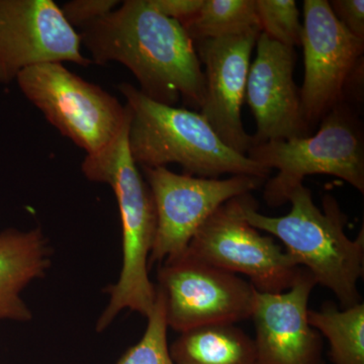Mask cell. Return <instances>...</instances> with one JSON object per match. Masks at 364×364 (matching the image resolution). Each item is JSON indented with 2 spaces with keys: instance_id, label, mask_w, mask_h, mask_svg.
Returning a JSON list of instances; mask_svg holds the SVG:
<instances>
[{
  "instance_id": "cell-1",
  "label": "cell",
  "mask_w": 364,
  "mask_h": 364,
  "mask_svg": "<svg viewBox=\"0 0 364 364\" xmlns=\"http://www.w3.org/2000/svg\"><path fill=\"white\" fill-rule=\"evenodd\" d=\"M91 62L127 67L141 92L159 104L181 98L200 109L205 74L193 41L181 23L158 13L149 0H127L79 33Z\"/></svg>"
},
{
  "instance_id": "cell-2",
  "label": "cell",
  "mask_w": 364,
  "mask_h": 364,
  "mask_svg": "<svg viewBox=\"0 0 364 364\" xmlns=\"http://www.w3.org/2000/svg\"><path fill=\"white\" fill-rule=\"evenodd\" d=\"M129 124L130 117L107 147L86 155L81 165L88 181L111 186L121 218L123 262L116 284L105 289L109 299L97 318L98 333L107 330L124 310L147 318L156 299V286L149 277V257L156 234V208L149 186L132 157Z\"/></svg>"
},
{
  "instance_id": "cell-3",
  "label": "cell",
  "mask_w": 364,
  "mask_h": 364,
  "mask_svg": "<svg viewBox=\"0 0 364 364\" xmlns=\"http://www.w3.org/2000/svg\"><path fill=\"white\" fill-rule=\"evenodd\" d=\"M239 202L246 222L282 241L316 284L336 296L342 309L360 303L358 282L364 272V230L355 239L347 236V218L334 196H324L321 210L311 189L301 184L289 196L291 210L282 217L260 214L251 193L239 196Z\"/></svg>"
},
{
  "instance_id": "cell-4",
  "label": "cell",
  "mask_w": 364,
  "mask_h": 364,
  "mask_svg": "<svg viewBox=\"0 0 364 364\" xmlns=\"http://www.w3.org/2000/svg\"><path fill=\"white\" fill-rule=\"evenodd\" d=\"M117 90L130 112L129 148L139 168L177 163L188 176L218 178L222 174L267 181L270 170L235 152L198 112L159 104L130 83Z\"/></svg>"
},
{
  "instance_id": "cell-5",
  "label": "cell",
  "mask_w": 364,
  "mask_h": 364,
  "mask_svg": "<svg viewBox=\"0 0 364 364\" xmlns=\"http://www.w3.org/2000/svg\"><path fill=\"white\" fill-rule=\"evenodd\" d=\"M361 104L344 100L320 122L312 136L253 145L247 156L277 174L268 179L263 198L270 208L289 203L311 176L338 177L364 193V132Z\"/></svg>"
},
{
  "instance_id": "cell-6",
  "label": "cell",
  "mask_w": 364,
  "mask_h": 364,
  "mask_svg": "<svg viewBox=\"0 0 364 364\" xmlns=\"http://www.w3.org/2000/svg\"><path fill=\"white\" fill-rule=\"evenodd\" d=\"M16 81L28 102L86 155L107 147L130 117L127 105L63 63L28 67Z\"/></svg>"
},
{
  "instance_id": "cell-7",
  "label": "cell",
  "mask_w": 364,
  "mask_h": 364,
  "mask_svg": "<svg viewBox=\"0 0 364 364\" xmlns=\"http://www.w3.org/2000/svg\"><path fill=\"white\" fill-rule=\"evenodd\" d=\"M301 114L310 131L344 100L363 102L364 41L333 14L327 0L304 1Z\"/></svg>"
},
{
  "instance_id": "cell-8",
  "label": "cell",
  "mask_w": 364,
  "mask_h": 364,
  "mask_svg": "<svg viewBox=\"0 0 364 364\" xmlns=\"http://www.w3.org/2000/svg\"><path fill=\"white\" fill-rule=\"evenodd\" d=\"M157 287L164 298L168 328L183 333L213 324H236L252 314L254 289L248 280L188 251L160 263Z\"/></svg>"
},
{
  "instance_id": "cell-9",
  "label": "cell",
  "mask_w": 364,
  "mask_h": 364,
  "mask_svg": "<svg viewBox=\"0 0 364 364\" xmlns=\"http://www.w3.org/2000/svg\"><path fill=\"white\" fill-rule=\"evenodd\" d=\"M239 196L203 223L186 251L208 264L245 275L256 291L284 293L294 286L303 267L272 237L263 236L246 222Z\"/></svg>"
},
{
  "instance_id": "cell-10",
  "label": "cell",
  "mask_w": 364,
  "mask_h": 364,
  "mask_svg": "<svg viewBox=\"0 0 364 364\" xmlns=\"http://www.w3.org/2000/svg\"><path fill=\"white\" fill-rule=\"evenodd\" d=\"M140 169L156 208V234L149 267L186 252L196 232L218 208L264 183L252 176L203 178L176 173L167 167Z\"/></svg>"
},
{
  "instance_id": "cell-11",
  "label": "cell",
  "mask_w": 364,
  "mask_h": 364,
  "mask_svg": "<svg viewBox=\"0 0 364 364\" xmlns=\"http://www.w3.org/2000/svg\"><path fill=\"white\" fill-rule=\"evenodd\" d=\"M87 67L79 33L53 0H0V85L44 63Z\"/></svg>"
},
{
  "instance_id": "cell-12",
  "label": "cell",
  "mask_w": 364,
  "mask_h": 364,
  "mask_svg": "<svg viewBox=\"0 0 364 364\" xmlns=\"http://www.w3.org/2000/svg\"><path fill=\"white\" fill-rule=\"evenodd\" d=\"M260 28L238 35L195 42L205 74V98L200 114L228 147L247 155L253 146L242 123L241 109L245 100L250 58Z\"/></svg>"
},
{
  "instance_id": "cell-13",
  "label": "cell",
  "mask_w": 364,
  "mask_h": 364,
  "mask_svg": "<svg viewBox=\"0 0 364 364\" xmlns=\"http://www.w3.org/2000/svg\"><path fill=\"white\" fill-rule=\"evenodd\" d=\"M296 63L294 48L260 33L245 93L257 126L253 145L309 136L310 129L301 114L299 88L294 80Z\"/></svg>"
},
{
  "instance_id": "cell-14",
  "label": "cell",
  "mask_w": 364,
  "mask_h": 364,
  "mask_svg": "<svg viewBox=\"0 0 364 364\" xmlns=\"http://www.w3.org/2000/svg\"><path fill=\"white\" fill-rule=\"evenodd\" d=\"M316 280L303 268L284 293L254 291L256 364H322V339L309 323Z\"/></svg>"
},
{
  "instance_id": "cell-15",
  "label": "cell",
  "mask_w": 364,
  "mask_h": 364,
  "mask_svg": "<svg viewBox=\"0 0 364 364\" xmlns=\"http://www.w3.org/2000/svg\"><path fill=\"white\" fill-rule=\"evenodd\" d=\"M52 256L49 239L40 227L0 231V321L33 320L23 293L33 282L45 277Z\"/></svg>"
},
{
  "instance_id": "cell-16",
  "label": "cell",
  "mask_w": 364,
  "mask_h": 364,
  "mask_svg": "<svg viewBox=\"0 0 364 364\" xmlns=\"http://www.w3.org/2000/svg\"><path fill=\"white\" fill-rule=\"evenodd\" d=\"M176 364H256L254 340L235 324H213L181 333L169 346Z\"/></svg>"
},
{
  "instance_id": "cell-17",
  "label": "cell",
  "mask_w": 364,
  "mask_h": 364,
  "mask_svg": "<svg viewBox=\"0 0 364 364\" xmlns=\"http://www.w3.org/2000/svg\"><path fill=\"white\" fill-rule=\"evenodd\" d=\"M309 323L326 337L334 364H364V304L340 310L331 301L309 310Z\"/></svg>"
},
{
  "instance_id": "cell-18",
  "label": "cell",
  "mask_w": 364,
  "mask_h": 364,
  "mask_svg": "<svg viewBox=\"0 0 364 364\" xmlns=\"http://www.w3.org/2000/svg\"><path fill=\"white\" fill-rule=\"evenodd\" d=\"M181 26L193 43L260 28L255 0H203L198 13Z\"/></svg>"
},
{
  "instance_id": "cell-19",
  "label": "cell",
  "mask_w": 364,
  "mask_h": 364,
  "mask_svg": "<svg viewBox=\"0 0 364 364\" xmlns=\"http://www.w3.org/2000/svg\"><path fill=\"white\" fill-rule=\"evenodd\" d=\"M147 318L142 338L124 352L116 364H176L167 341L168 324L164 298L157 287L154 306Z\"/></svg>"
},
{
  "instance_id": "cell-20",
  "label": "cell",
  "mask_w": 364,
  "mask_h": 364,
  "mask_svg": "<svg viewBox=\"0 0 364 364\" xmlns=\"http://www.w3.org/2000/svg\"><path fill=\"white\" fill-rule=\"evenodd\" d=\"M261 33L287 47L301 45L303 25L294 0H255Z\"/></svg>"
},
{
  "instance_id": "cell-21",
  "label": "cell",
  "mask_w": 364,
  "mask_h": 364,
  "mask_svg": "<svg viewBox=\"0 0 364 364\" xmlns=\"http://www.w3.org/2000/svg\"><path fill=\"white\" fill-rule=\"evenodd\" d=\"M119 4L117 0H72L60 9L74 30L75 28L82 30L112 13Z\"/></svg>"
},
{
  "instance_id": "cell-22",
  "label": "cell",
  "mask_w": 364,
  "mask_h": 364,
  "mask_svg": "<svg viewBox=\"0 0 364 364\" xmlns=\"http://www.w3.org/2000/svg\"><path fill=\"white\" fill-rule=\"evenodd\" d=\"M329 4L337 20L354 37L364 41L363 0H333Z\"/></svg>"
},
{
  "instance_id": "cell-23",
  "label": "cell",
  "mask_w": 364,
  "mask_h": 364,
  "mask_svg": "<svg viewBox=\"0 0 364 364\" xmlns=\"http://www.w3.org/2000/svg\"><path fill=\"white\" fill-rule=\"evenodd\" d=\"M149 4L158 13L183 23L198 13L203 0H149Z\"/></svg>"
},
{
  "instance_id": "cell-24",
  "label": "cell",
  "mask_w": 364,
  "mask_h": 364,
  "mask_svg": "<svg viewBox=\"0 0 364 364\" xmlns=\"http://www.w3.org/2000/svg\"><path fill=\"white\" fill-rule=\"evenodd\" d=\"M0 364H1V363H0Z\"/></svg>"
}]
</instances>
